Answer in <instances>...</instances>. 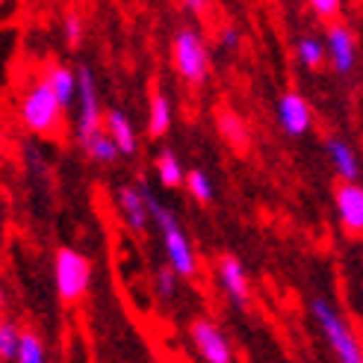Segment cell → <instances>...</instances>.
Returning <instances> with one entry per match:
<instances>
[{
  "instance_id": "cell-1",
  "label": "cell",
  "mask_w": 363,
  "mask_h": 363,
  "mask_svg": "<svg viewBox=\"0 0 363 363\" xmlns=\"http://www.w3.org/2000/svg\"><path fill=\"white\" fill-rule=\"evenodd\" d=\"M139 186L148 198V210H151V225L160 230V240H162V248H166V260L169 266L177 272L180 278H195L198 275V257H195V248L186 237L184 225L177 222V216L160 201V198L151 192V186L139 180Z\"/></svg>"
},
{
  "instance_id": "cell-2",
  "label": "cell",
  "mask_w": 363,
  "mask_h": 363,
  "mask_svg": "<svg viewBox=\"0 0 363 363\" xmlns=\"http://www.w3.org/2000/svg\"><path fill=\"white\" fill-rule=\"evenodd\" d=\"M311 313H313L319 334L325 337L328 349L334 352V357L340 363H363V346H360L357 334L352 331L346 316H342L328 298H322V296L311 298Z\"/></svg>"
},
{
  "instance_id": "cell-3",
  "label": "cell",
  "mask_w": 363,
  "mask_h": 363,
  "mask_svg": "<svg viewBox=\"0 0 363 363\" xmlns=\"http://www.w3.org/2000/svg\"><path fill=\"white\" fill-rule=\"evenodd\" d=\"M60 118H62V104L57 101L48 80L39 77L35 83H30L21 101H18V121H21L24 130L33 136H50L60 127Z\"/></svg>"
},
{
  "instance_id": "cell-4",
  "label": "cell",
  "mask_w": 363,
  "mask_h": 363,
  "mask_svg": "<svg viewBox=\"0 0 363 363\" xmlns=\"http://www.w3.org/2000/svg\"><path fill=\"white\" fill-rule=\"evenodd\" d=\"M172 65L186 86H201L210 71V53L204 45V35L192 27L177 30L172 39Z\"/></svg>"
},
{
  "instance_id": "cell-5",
  "label": "cell",
  "mask_w": 363,
  "mask_h": 363,
  "mask_svg": "<svg viewBox=\"0 0 363 363\" xmlns=\"http://www.w3.org/2000/svg\"><path fill=\"white\" fill-rule=\"evenodd\" d=\"M92 281V266L74 248H60L53 254V286L65 304H74L89 293Z\"/></svg>"
},
{
  "instance_id": "cell-6",
  "label": "cell",
  "mask_w": 363,
  "mask_h": 363,
  "mask_svg": "<svg viewBox=\"0 0 363 363\" xmlns=\"http://www.w3.org/2000/svg\"><path fill=\"white\" fill-rule=\"evenodd\" d=\"M77 80H80V95H77V142L92 139L95 133L106 130V116L101 110V95H98V83L89 65L77 68Z\"/></svg>"
},
{
  "instance_id": "cell-7",
  "label": "cell",
  "mask_w": 363,
  "mask_h": 363,
  "mask_svg": "<svg viewBox=\"0 0 363 363\" xmlns=\"http://www.w3.org/2000/svg\"><path fill=\"white\" fill-rule=\"evenodd\" d=\"M189 337H192V346L198 354H201L204 363H233L230 340L225 337V331L219 325H213L210 319H195L189 325Z\"/></svg>"
},
{
  "instance_id": "cell-8",
  "label": "cell",
  "mask_w": 363,
  "mask_h": 363,
  "mask_svg": "<svg viewBox=\"0 0 363 363\" xmlns=\"http://www.w3.org/2000/svg\"><path fill=\"white\" fill-rule=\"evenodd\" d=\"M325 48H328V62L337 74H352L357 68V42L342 21L328 24V30H325Z\"/></svg>"
},
{
  "instance_id": "cell-9",
  "label": "cell",
  "mask_w": 363,
  "mask_h": 363,
  "mask_svg": "<svg viewBox=\"0 0 363 363\" xmlns=\"http://www.w3.org/2000/svg\"><path fill=\"white\" fill-rule=\"evenodd\" d=\"M116 204H118V216H121V222L124 228L136 233V237H142L145 230H148L151 225V210H148V198H145L142 186H121L118 195H116Z\"/></svg>"
},
{
  "instance_id": "cell-10",
  "label": "cell",
  "mask_w": 363,
  "mask_h": 363,
  "mask_svg": "<svg viewBox=\"0 0 363 363\" xmlns=\"http://www.w3.org/2000/svg\"><path fill=\"white\" fill-rule=\"evenodd\" d=\"M334 207L349 237H363V184H340L334 189Z\"/></svg>"
},
{
  "instance_id": "cell-11",
  "label": "cell",
  "mask_w": 363,
  "mask_h": 363,
  "mask_svg": "<svg viewBox=\"0 0 363 363\" xmlns=\"http://www.w3.org/2000/svg\"><path fill=\"white\" fill-rule=\"evenodd\" d=\"M278 121L286 136H304L313 127V113L298 92H284L278 98Z\"/></svg>"
},
{
  "instance_id": "cell-12",
  "label": "cell",
  "mask_w": 363,
  "mask_h": 363,
  "mask_svg": "<svg viewBox=\"0 0 363 363\" xmlns=\"http://www.w3.org/2000/svg\"><path fill=\"white\" fill-rule=\"evenodd\" d=\"M219 284L225 289V296L230 298V304H237V307L248 304V298H251L248 272L237 257H230V254L219 257Z\"/></svg>"
},
{
  "instance_id": "cell-13",
  "label": "cell",
  "mask_w": 363,
  "mask_h": 363,
  "mask_svg": "<svg viewBox=\"0 0 363 363\" xmlns=\"http://www.w3.org/2000/svg\"><path fill=\"white\" fill-rule=\"evenodd\" d=\"M325 154H328L331 166H334V172L340 177V184H357L360 180V160H357L354 148L346 139L328 136V142H325Z\"/></svg>"
},
{
  "instance_id": "cell-14",
  "label": "cell",
  "mask_w": 363,
  "mask_h": 363,
  "mask_svg": "<svg viewBox=\"0 0 363 363\" xmlns=\"http://www.w3.org/2000/svg\"><path fill=\"white\" fill-rule=\"evenodd\" d=\"M48 80V86L53 89V95H57V101L62 104V110H68V106L77 104V95H80V80H77V71H71L65 65H48V71L42 74Z\"/></svg>"
},
{
  "instance_id": "cell-15",
  "label": "cell",
  "mask_w": 363,
  "mask_h": 363,
  "mask_svg": "<svg viewBox=\"0 0 363 363\" xmlns=\"http://www.w3.org/2000/svg\"><path fill=\"white\" fill-rule=\"evenodd\" d=\"M106 133L113 136V142H116V148H118L121 157H133L136 154V148H139L136 130H133L130 118H127L121 110H110V113H106Z\"/></svg>"
},
{
  "instance_id": "cell-16",
  "label": "cell",
  "mask_w": 363,
  "mask_h": 363,
  "mask_svg": "<svg viewBox=\"0 0 363 363\" xmlns=\"http://www.w3.org/2000/svg\"><path fill=\"white\" fill-rule=\"evenodd\" d=\"M154 172H157V180L166 189H177V186H184L186 184V169H184V162H180V157L172 151V148H162L154 160Z\"/></svg>"
},
{
  "instance_id": "cell-17",
  "label": "cell",
  "mask_w": 363,
  "mask_h": 363,
  "mask_svg": "<svg viewBox=\"0 0 363 363\" xmlns=\"http://www.w3.org/2000/svg\"><path fill=\"white\" fill-rule=\"evenodd\" d=\"M172 118H174L172 101H169L166 92H160V89H157V92L151 95V104H148V136L162 139L172 130Z\"/></svg>"
},
{
  "instance_id": "cell-18",
  "label": "cell",
  "mask_w": 363,
  "mask_h": 363,
  "mask_svg": "<svg viewBox=\"0 0 363 363\" xmlns=\"http://www.w3.org/2000/svg\"><path fill=\"white\" fill-rule=\"evenodd\" d=\"M216 121H219L222 139L230 145L233 151H245V148H248V127H245V121H242L237 113L222 110L219 116H216Z\"/></svg>"
},
{
  "instance_id": "cell-19",
  "label": "cell",
  "mask_w": 363,
  "mask_h": 363,
  "mask_svg": "<svg viewBox=\"0 0 363 363\" xmlns=\"http://www.w3.org/2000/svg\"><path fill=\"white\" fill-rule=\"evenodd\" d=\"M296 60L304 65V68H322V62L328 60V48H325V39H316V35H301L296 42Z\"/></svg>"
},
{
  "instance_id": "cell-20",
  "label": "cell",
  "mask_w": 363,
  "mask_h": 363,
  "mask_svg": "<svg viewBox=\"0 0 363 363\" xmlns=\"http://www.w3.org/2000/svg\"><path fill=\"white\" fill-rule=\"evenodd\" d=\"M80 148H83V154H86L89 160H95V162H116V160L121 157L118 148H116V142H113V136L106 133V130H101V133H95L92 139L80 142Z\"/></svg>"
},
{
  "instance_id": "cell-21",
  "label": "cell",
  "mask_w": 363,
  "mask_h": 363,
  "mask_svg": "<svg viewBox=\"0 0 363 363\" xmlns=\"http://www.w3.org/2000/svg\"><path fill=\"white\" fill-rule=\"evenodd\" d=\"M21 337H24V331L18 328L12 319L0 322V357H4L6 363L18 357V349H21Z\"/></svg>"
},
{
  "instance_id": "cell-22",
  "label": "cell",
  "mask_w": 363,
  "mask_h": 363,
  "mask_svg": "<svg viewBox=\"0 0 363 363\" xmlns=\"http://www.w3.org/2000/svg\"><path fill=\"white\" fill-rule=\"evenodd\" d=\"M12 363H45V346H42L39 334L24 331V337H21V349H18V357H15Z\"/></svg>"
},
{
  "instance_id": "cell-23",
  "label": "cell",
  "mask_w": 363,
  "mask_h": 363,
  "mask_svg": "<svg viewBox=\"0 0 363 363\" xmlns=\"http://www.w3.org/2000/svg\"><path fill=\"white\" fill-rule=\"evenodd\" d=\"M186 189H189V195L195 198V201H201V204H210L213 201V184H210L207 172H201V169H189Z\"/></svg>"
},
{
  "instance_id": "cell-24",
  "label": "cell",
  "mask_w": 363,
  "mask_h": 363,
  "mask_svg": "<svg viewBox=\"0 0 363 363\" xmlns=\"http://www.w3.org/2000/svg\"><path fill=\"white\" fill-rule=\"evenodd\" d=\"M177 281H180V275H177V272H174L169 263H166V266H160V269L154 272V293H157L160 298L172 301L174 293H177Z\"/></svg>"
},
{
  "instance_id": "cell-25",
  "label": "cell",
  "mask_w": 363,
  "mask_h": 363,
  "mask_svg": "<svg viewBox=\"0 0 363 363\" xmlns=\"http://www.w3.org/2000/svg\"><path fill=\"white\" fill-rule=\"evenodd\" d=\"M62 35H65L68 48H80V42H83V18L77 12H68L62 18Z\"/></svg>"
},
{
  "instance_id": "cell-26",
  "label": "cell",
  "mask_w": 363,
  "mask_h": 363,
  "mask_svg": "<svg viewBox=\"0 0 363 363\" xmlns=\"http://www.w3.org/2000/svg\"><path fill=\"white\" fill-rule=\"evenodd\" d=\"M307 4H311L316 18H322V21H328V24H334L342 12V0H307Z\"/></svg>"
},
{
  "instance_id": "cell-27",
  "label": "cell",
  "mask_w": 363,
  "mask_h": 363,
  "mask_svg": "<svg viewBox=\"0 0 363 363\" xmlns=\"http://www.w3.org/2000/svg\"><path fill=\"white\" fill-rule=\"evenodd\" d=\"M240 42H242V35H240V30H237V27H225V30L219 33V45H222L225 50H237V48H240Z\"/></svg>"
},
{
  "instance_id": "cell-28",
  "label": "cell",
  "mask_w": 363,
  "mask_h": 363,
  "mask_svg": "<svg viewBox=\"0 0 363 363\" xmlns=\"http://www.w3.org/2000/svg\"><path fill=\"white\" fill-rule=\"evenodd\" d=\"M180 6L192 15H204L207 12V0H180Z\"/></svg>"
}]
</instances>
